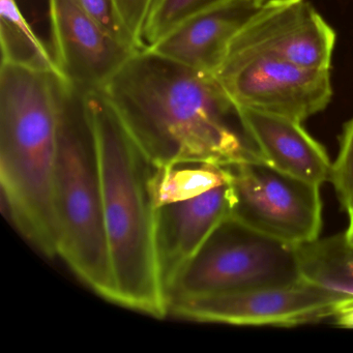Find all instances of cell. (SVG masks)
Here are the masks:
<instances>
[{"mask_svg": "<svg viewBox=\"0 0 353 353\" xmlns=\"http://www.w3.org/2000/svg\"><path fill=\"white\" fill-rule=\"evenodd\" d=\"M103 92L154 167L263 161L212 74L136 51Z\"/></svg>", "mask_w": 353, "mask_h": 353, "instance_id": "6da1fadb", "label": "cell"}, {"mask_svg": "<svg viewBox=\"0 0 353 353\" xmlns=\"http://www.w3.org/2000/svg\"><path fill=\"white\" fill-rule=\"evenodd\" d=\"M83 96L98 159L115 303L162 319L169 299L159 262L158 208L148 185L154 166L104 92Z\"/></svg>", "mask_w": 353, "mask_h": 353, "instance_id": "7a4b0ae2", "label": "cell"}, {"mask_svg": "<svg viewBox=\"0 0 353 353\" xmlns=\"http://www.w3.org/2000/svg\"><path fill=\"white\" fill-rule=\"evenodd\" d=\"M65 83L57 72L1 61L3 198L20 232L50 257L59 250L54 179Z\"/></svg>", "mask_w": 353, "mask_h": 353, "instance_id": "3957f363", "label": "cell"}, {"mask_svg": "<svg viewBox=\"0 0 353 353\" xmlns=\"http://www.w3.org/2000/svg\"><path fill=\"white\" fill-rule=\"evenodd\" d=\"M54 206L57 256L94 293L115 303L94 135L83 92L69 82L61 101Z\"/></svg>", "mask_w": 353, "mask_h": 353, "instance_id": "277c9868", "label": "cell"}, {"mask_svg": "<svg viewBox=\"0 0 353 353\" xmlns=\"http://www.w3.org/2000/svg\"><path fill=\"white\" fill-rule=\"evenodd\" d=\"M296 245L225 219L169 291L177 297L289 286L303 281Z\"/></svg>", "mask_w": 353, "mask_h": 353, "instance_id": "5b68a950", "label": "cell"}, {"mask_svg": "<svg viewBox=\"0 0 353 353\" xmlns=\"http://www.w3.org/2000/svg\"><path fill=\"white\" fill-rule=\"evenodd\" d=\"M230 216L293 245L315 241L322 227L320 185L297 179L264 161L228 165Z\"/></svg>", "mask_w": 353, "mask_h": 353, "instance_id": "8992f818", "label": "cell"}, {"mask_svg": "<svg viewBox=\"0 0 353 353\" xmlns=\"http://www.w3.org/2000/svg\"><path fill=\"white\" fill-rule=\"evenodd\" d=\"M214 77L235 108L305 121L332 97L330 70L301 67L270 55L229 51Z\"/></svg>", "mask_w": 353, "mask_h": 353, "instance_id": "52a82bcc", "label": "cell"}, {"mask_svg": "<svg viewBox=\"0 0 353 353\" xmlns=\"http://www.w3.org/2000/svg\"><path fill=\"white\" fill-rule=\"evenodd\" d=\"M346 301L303 280L274 288L177 297L171 299L169 313L210 323L293 326L334 317Z\"/></svg>", "mask_w": 353, "mask_h": 353, "instance_id": "ba28073f", "label": "cell"}, {"mask_svg": "<svg viewBox=\"0 0 353 353\" xmlns=\"http://www.w3.org/2000/svg\"><path fill=\"white\" fill-rule=\"evenodd\" d=\"M336 36L307 0H266L235 34L229 51L270 55L330 70Z\"/></svg>", "mask_w": 353, "mask_h": 353, "instance_id": "9c48e42d", "label": "cell"}, {"mask_svg": "<svg viewBox=\"0 0 353 353\" xmlns=\"http://www.w3.org/2000/svg\"><path fill=\"white\" fill-rule=\"evenodd\" d=\"M53 57L61 77L82 92L102 90L135 53L74 0H48Z\"/></svg>", "mask_w": 353, "mask_h": 353, "instance_id": "30bf717a", "label": "cell"}, {"mask_svg": "<svg viewBox=\"0 0 353 353\" xmlns=\"http://www.w3.org/2000/svg\"><path fill=\"white\" fill-rule=\"evenodd\" d=\"M231 210L229 183L193 199L158 208L157 243L167 295L216 227L230 216Z\"/></svg>", "mask_w": 353, "mask_h": 353, "instance_id": "8fae6325", "label": "cell"}, {"mask_svg": "<svg viewBox=\"0 0 353 353\" xmlns=\"http://www.w3.org/2000/svg\"><path fill=\"white\" fill-rule=\"evenodd\" d=\"M261 5L237 1L200 14L146 48L181 65L214 76L235 34Z\"/></svg>", "mask_w": 353, "mask_h": 353, "instance_id": "7c38bea8", "label": "cell"}, {"mask_svg": "<svg viewBox=\"0 0 353 353\" xmlns=\"http://www.w3.org/2000/svg\"><path fill=\"white\" fill-rule=\"evenodd\" d=\"M236 110L243 130L264 162L315 185L330 181V157L303 129L301 121L252 109Z\"/></svg>", "mask_w": 353, "mask_h": 353, "instance_id": "4fadbf2b", "label": "cell"}, {"mask_svg": "<svg viewBox=\"0 0 353 353\" xmlns=\"http://www.w3.org/2000/svg\"><path fill=\"white\" fill-rule=\"evenodd\" d=\"M303 280L353 301V245L343 234L296 245Z\"/></svg>", "mask_w": 353, "mask_h": 353, "instance_id": "5bb4252c", "label": "cell"}, {"mask_svg": "<svg viewBox=\"0 0 353 353\" xmlns=\"http://www.w3.org/2000/svg\"><path fill=\"white\" fill-rule=\"evenodd\" d=\"M228 183L227 166L197 162L154 167L148 181L156 208L193 199Z\"/></svg>", "mask_w": 353, "mask_h": 353, "instance_id": "9a60e30c", "label": "cell"}, {"mask_svg": "<svg viewBox=\"0 0 353 353\" xmlns=\"http://www.w3.org/2000/svg\"><path fill=\"white\" fill-rule=\"evenodd\" d=\"M0 40L3 61L59 74L52 53L22 15L16 0H0Z\"/></svg>", "mask_w": 353, "mask_h": 353, "instance_id": "2e32d148", "label": "cell"}, {"mask_svg": "<svg viewBox=\"0 0 353 353\" xmlns=\"http://www.w3.org/2000/svg\"><path fill=\"white\" fill-rule=\"evenodd\" d=\"M237 1L266 0H154L144 26V43L150 46L191 18Z\"/></svg>", "mask_w": 353, "mask_h": 353, "instance_id": "e0dca14e", "label": "cell"}, {"mask_svg": "<svg viewBox=\"0 0 353 353\" xmlns=\"http://www.w3.org/2000/svg\"><path fill=\"white\" fill-rule=\"evenodd\" d=\"M330 183L343 208L353 210V117L340 136L338 158L332 163Z\"/></svg>", "mask_w": 353, "mask_h": 353, "instance_id": "ac0fdd59", "label": "cell"}, {"mask_svg": "<svg viewBox=\"0 0 353 353\" xmlns=\"http://www.w3.org/2000/svg\"><path fill=\"white\" fill-rule=\"evenodd\" d=\"M102 26L106 32L123 44L140 50L117 16L112 0H74Z\"/></svg>", "mask_w": 353, "mask_h": 353, "instance_id": "d6986e66", "label": "cell"}, {"mask_svg": "<svg viewBox=\"0 0 353 353\" xmlns=\"http://www.w3.org/2000/svg\"><path fill=\"white\" fill-rule=\"evenodd\" d=\"M115 11L140 50L145 49L143 30L154 0H112Z\"/></svg>", "mask_w": 353, "mask_h": 353, "instance_id": "ffe728a7", "label": "cell"}, {"mask_svg": "<svg viewBox=\"0 0 353 353\" xmlns=\"http://www.w3.org/2000/svg\"><path fill=\"white\" fill-rule=\"evenodd\" d=\"M334 318L339 325L353 327V301H348L341 305Z\"/></svg>", "mask_w": 353, "mask_h": 353, "instance_id": "44dd1931", "label": "cell"}, {"mask_svg": "<svg viewBox=\"0 0 353 353\" xmlns=\"http://www.w3.org/2000/svg\"><path fill=\"white\" fill-rule=\"evenodd\" d=\"M349 216L348 227H347L346 232L344 233L345 239L346 241L353 245V210H348L347 212Z\"/></svg>", "mask_w": 353, "mask_h": 353, "instance_id": "7402d4cb", "label": "cell"}]
</instances>
